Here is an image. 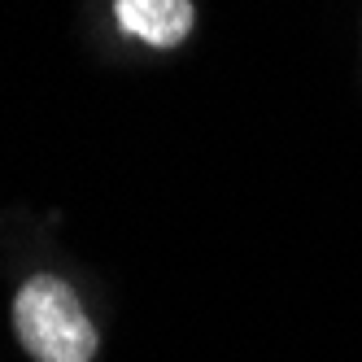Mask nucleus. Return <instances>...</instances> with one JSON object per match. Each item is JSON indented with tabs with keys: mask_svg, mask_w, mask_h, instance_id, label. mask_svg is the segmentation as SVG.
Returning a JSON list of instances; mask_svg holds the SVG:
<instances>
[{
	"mask_svg": "<svg viewBox=\"0 0 362 362\" xmlns=\"http://www.w3.org/2000/svg\"><path fill=\"white\" fill-rule=\"evenodd\" d=\"M114 18L127 35L153 48H175L192 31V0H114Z\"/></svg>",
	"mask_w": 362,
	"mask_h": 362,
	"instance_id": "f03ea898",
	"label": "nucleus"
},
{
	"mask_svg": "<svg viewBox=\"0 0 362 362\" xmlns=\"http://www.w3.org/2000/svg\"><path fill=\"white\" fill-rule=\"evenodd\" d=\"M13 323L35 362H92L96 354V332L83 305L57 275H35L22 284Z\"/></svg>",
	"mask_w": 362,
	"mask_h": 362,
	"instance_id": "f257e3e1",
	"label": "nucleus"
}]
</instances>
